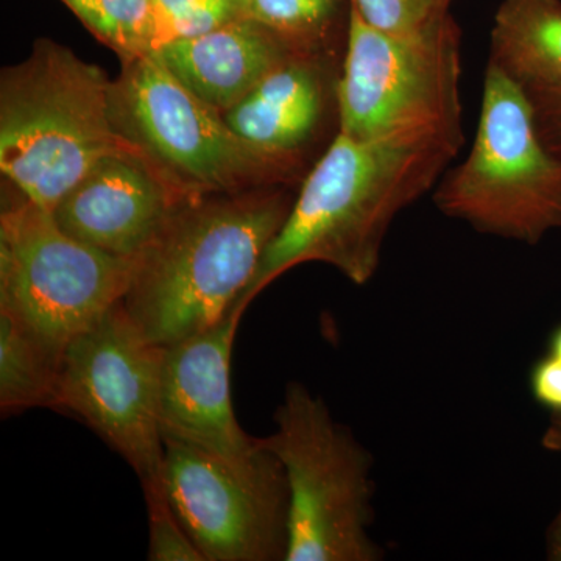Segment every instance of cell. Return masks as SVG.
Instances as JSON below:
<instances>
[{
  "label": "cell",
  "mask_w": 561,
  "mask_h": 561,
  "mask_svg": "<svg viewBox=\"0 0 561 561\" xmlns=\"http://www.w3.org/2000/svg\"><path fill=\"white\" fill-rule=\"evenodd\" d=\"M461 146L456 138L359 140L339 133L300 184L286 224L236 306L249 308L306 262L331 265L356 286L370 283L391 224L437 186Z\"/></svg>",
  "instance_id": "cell-1"
},
{
  "label": "cell",
  "mask_w": 561,
  "mask_h": 561,
  "mask_svg": "<svg viewBox=\"0 0 561 561\" xmlns=\"http://www.w3.org/2000/svg\"><path fill=\"white\" fill-rule=\"evenodd\" d=\"M291 187L184 202L135 260L125 312L154 345H175L224 320L289 217Z\"/></svg>",
  "instance_id": "cell-2"
},
{
  "label": "cell",
  "mask_w": 561,
  "mask_h": 561,
  "mask_svg": "<svg viewBox=\"0 0 561 561\" xmlns=\"http://www.w3.org/2000/svg\"><path fill=\"white\" fill-rule=\"evenodd\" d=\"M111 84L69 47L36 39L0 73V171L41 208L61 198L102 158L133 147L111 114Z\"/></svg>",
  "instance_id": "cell-3"
},
{
  "label": "cell",
  "mask_w": 561,
  "mask_h": 561,
  "mask_svg": "<svg viewBox=\"0 0 561 561\" xmlns=\"http://www.w3.org/2000/svg\"><path fill=\"white\" fill-rule=\"evenodd\" d=\"M275 432L261 438L283 465L289 486V542L284 561H378L373 540V457L327 402L290 382Z\"/></svg>",
  "instance_id": "cell-4"
},
{
  "label": "cell",
  "mask_w": 561,
  "mask_h": 561,
  "mask_svg": "<svg viewBox=\"0 0 561 561\" xmlns=\"http://www.w3.org/2000/svg\"><path fill=\"white\" fill-rule=\"evenodd\" d=\"M434 202L482 234L527 245L561 228V154L541 138L529 94L491 62L470 153L442 176Z\"/></svg>",
  "instance_id": "cell-5"
},
{
  "label": "cell",
  "mask_w": 561,
  "mask_h": 561,
  "mask_svg": "<svg viewBox=\"0 0 561 561\" xmlns=\"http://www.w3.org/2000/svg\"><path fill=\"white\" fill-rule=\"evenodd\" d=\"M339 79V133L348 138H456L461 130V38L451 14L386 32L348 13Z\"/></svg>",
  "instance_id": "cell-6"
},
{
  "label": "cell",
  "mask_w": 561,
  "mask_h": 561,
  "mask_svg": "<svg viewBox=\"0 0 561 561\" xmlns=\"http://www.w3.org/2000/svg\"><path fill=\"white\" fill-rule=\"evenodd\" d=\"M121 62L111 84L114 125L184 195L297 186L283 164L232 130L157 54Z\"/></svg>",
  "instance_id": "cell-7"
},
{
  "label": "cell",
  "mask_w": 561,
  "mask_h": 561,
  "mask_svg": "<svg viewBox=\"0 0 561 561\" xmlns=\"http://www.w3.org/2000/svg\"><path fill=\"white\" fill-rule=\"evenodd\" d=\"M11 191L0 213V308L65 350L122 301L135 260L77 241L54 213Z\"/></svg>",
  "instance_id": "cell-8"
},
{
  "label": "cell",
  "mask_w": 561,
  "mask_h": 561,
  "mask_svg": "<svg viewBox=\"0 0 561 561\" xmlns=\"http://www.w3.org/2000/svg\"><path fill=\"white\" fill-rule=\"evenodd\" d=\"M164 348L117 302L65 346L55 408L72 413L139 476L164 478L161 379Z\"/></svg>",
  "instance_id": "cell-9"
},
{
  "label": "cell",
  "mask_w": 561,
  "mask_h": 561,
  "mask_svg": "<svg viewBox=\"0 0 561 561\" xmlns=\"http://www.w3.org/2000/svg\"><path fill=\"white\" fill-rule=\"evenodd\" d=\"M164 483L173 511L205 561L286 559V472L247 478L190 443L164 437Z\"/></svg>",
  "instance_id": "cell-10"
},
{
  "label": "cell",
  "mask_w": 561,
  "mask_h": 561,
  "mask_svg": "<svg viewBox=\"0 0 561 561\" xmlns=\"http://www.w3.org/2000/svg\"><path fill=\"white\" fill-rule=\"evenodd\" d=\"M245 311L232 306L208 331L165 346L162 434L190 443L247 478H271L284 471L283 465L261 438L242 430L232 408V346Z\"/></svg>",
  "instance_id": "cell-11"
},
{
  "label": "cell",
  "mask_w": 561,
  "mask_h": 561,
  "mask_svg": "<svg viewBox=\"0 0 561 561\" xmlns=\"http://www.w3.org/2000/svg\"><path fill=\"white\" fill-rule=\"evenodd\" d=\"M337 50L298 51L224 114L232 130L283 164L298 184L339 127Z\"/></svg>",
  "instance_id": "cell-12"
},
{
  "label": "cell",
  "mask_w": 561,
  "mask_h": 561,
  "mask_svg": "<svg viewBox=\"0 0 561 561\" xmlns=\"http://www.w3.org/2000/svg\"><path fill=\"white\" fill-rule=\"evenodd\" d=\"M194 201L133 146L102 158L61 198L54 217L62 230L124 260H138L184 202Z\"/></svg>",
  "instance_id": "cell-13"
},
{
  "label": "cell",
  "mask_w": 561,
  "mask_h": 561,
  "mask_svg": "<svg viewBox=\"0 0 561 561\" xmlns=\"http://www.w3.org/2000/svg\"><path fill=\"white\" fill-rule=\"evenodd\" d=\"M298 51L271 28L236 18L205 35L172 41L154 54L181 83L225 114Z\"/></svg>",
  "instance_id": "cell-14"
},
{
  "label": "cell",
  "mask_w": 561,
  "mask_h": 561,
  "mask_svg": "<svg viewBox=\"0 0 561 561\" xmlns=\"http://www.w3.org/2000/svg\"><path fill=\"white\" fill-rule=\"evenodd\" d=\"M490 62L529 98L561 95V0H504L491 27Z\"/></svg>",
  "instance_id": "cell-15"
},
{
  "label": "cell",
  "mask_w": 561,
  "mask_h": 561,
  "mask_svg": "<svg viewBox=\"0 0 561 561\" xmlns=\"http://www.w3.org/2000/svg\"><path fill=\"white\" fill-rule=\"evenodd\" d=\"M62 351L18 313L0 308V409L9 416L55 408Z\"/></svg>",
  "instance_id": "cell-16"
},
{
  "label": "cell",
  "mask_w": 561,
  "mask_h": 561,
  "mask_svg": "<svg viewBox=\"0 0 561 561\" xmlns=\"http://www.w3.org/2000/svg\"><path fill=\"white\" fill-rule=\"evenodd\" d=\"M121 61L160 49L153 0H61Z\"/></svg>",
  "instance_id": "cell-17"
},
{
  "label": "cell",
  "mask_w": 561,
  "mask_h": 561,
  "mask_svg": "<svg viewBox=\"0 0 561 561\" xmlns=\"http://www.w3.org/2000/svg\"><path fill=\"white\" fill-rule=\"evenodd\" d=\"M239 18L278 33L302 51L335 50L342 0H234Z\"/></svg>",
  "instance_id": "cell-18"
},
{
  "label": "cell",
  "mask_w": 561,
  "mask_h": 561,
  "mask_svg": "<svg viewBox=\"0 0 561 561\" xmlns=\"http://www.w3.org/2000/svg\"><path fill=\"white\" fill-rule=\"evenodd\" d=\"M142 489L149 513V560L205 561L173 511L164 478L142 483Z\"/></svg>",
  "instance_id": "cell-19"
},
{
  "label": "cell",
  "mask_w": 561,
  "mask_h": 561,
  "mask_svg": "<svg viewBox=\"0 0 561 561\" xmlns=\"http://www.w3.org/2000/svg\"><path fill=\"white\" fill-rule=\"evenodd\" d=\"M153 2L157 9L160 49L172 41L205 35L239 18L234 0H153Z\"/></svg>",
  "instance_id": "cell-20"
},
{
  "label": "cell",
  "mask_w": 561,
  "mask_h": 561,
  "mask_svg": "<svg viewBox=\"0 0 561 561\" xmlns=\"http://www.w3.org/2000/svg\"><path fill=\"white\" fill-rule=\"evenodd\" d=\"M451 0H350V7L379 31L411 32L449 13Z\"/></svg>",
  "instance_id": "cell-21"
},
{
  "label": "cell",
  "mask_w": 561,
  "mask_h": 561,
  "mask_svg": "<svg viewBox=\"0 0 561 561\" xmlns=\"http://www.w3.org/2000/svg\"><path fill=\"white\" fill-rule=\"evenodd\" d=\"M535 400L552 413H561V360L548 354L535 365L530 375Z\"/></svg>",
  "instance_id": "cell-22"
},
{
  "label": "cell",
  "mask_w": 561,
  "mask_h": 561,
  "mask_svg": "<svg viewBox=\"0 0 561 561\" xmlns=\"http://www.w3.org/2000/svg\"><path fill=\"white\" fill-rule=\"evenodd\" d=\"M537 116L541 138L561 154V95H537L530 98Z\"/></svg>",
  "instance_id": "cell-23"
},
{
  "label": "cell",
  "mask_w": 561,
  "mask_h": 561,
  "mask_svg": "<svg viewBox=\"0 0 561 561\" xmlns=\"http://www.w3.org/2000/svg\"><path fill=\"white\" fill-rule=\"evenodd\" d=\"M542 446L549 451L561 454V413H553L551 424L542 435Z\"/></svg>",
  "instance_id": "cell-24"
},
{
  "label": "cell",
  "mask_w": 561,
  "mask_h": 561,
  "mask_svg": "<svg viewBox=\"0 0 561 561\" xmlns=\"http://www.w3.org/2000/svg\"><path fill=\"white\" fill-rule=\"evenodd\" d=\"M549 553H551V559L561 561V513L553 524L551 537H549Z\"/></svg>",
  "instance_id": "cell-25"
},
{
  "label": "cell",
  "mask_w": 561,
  "mask_h": 561,
  "mask_svg": "<svg viewBox=\"0 0 561 561\" xmlns=\"http://www.w3.org/2000/svg\"><path fill=\"white\" fill-rule=\"evenodd\" d=\"M549 354H552V356L559 357L561 360V327L559 330L553 332L552 339H551V348H549Z\"/></svg>",
  "instance_id": "cell-26"
}]
</instances>
